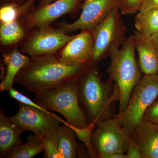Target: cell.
Returning a JSON list of instances; mask_svg holds the SVG:
<instances>
[{"mask_svg":"<svg viewBox=\"0 0 158 158\" xmlns=\"http://www.w3.org/2000/svg\"><path fill=\"white\" fill-rule=\"evenodd\" d=\"M78 2V0H57L40 6L23 17V24L27 29L49 26L62 15L73 11Z\"/></svg>","mask_w":158,"mask_h":158,"instance_id":"cell-12","label":"cell"},{"mask_svg":"<svg viewBox=\"0 0 158 158\" xmlns=\"http://www.w3.org/2000/svg\"><path fill=\"white\" fill-rule=\"evenodd\" d=\"M135 23L138 32L151 37L158 31V9L138 12L135 16Z\"/></svg>","mask_w":158,"mask_h":158,"instance_id":"cell-19","label":"cell"},{"mask_svg":"<svg viewBox=\"0 0 158 158\" xmlns=\"http://www.w3.org/2000/svg\"><path fill=\"white\" fill-rule=\"evenodd\" d=\"M19 110L10 117L21 129L43 137L49 131H56L63 119L50 111H46L17 102Z\"/></svg>","mask_w":158,"mask_h":158,"instance_id":"cell-9","label":"cell"},{"mask_svg":"<svg viewBox=\"0 0 158 158\" xmlns=\"http://www.w3.org/2000/svg\"><path fill=\"white\" fill-rule=\"evenodd\" d=\"M125 154L127 158H143L140 148L131 137L129 144Z\"/></svg>","mask_w":158,"mask_h":158,"instance_id":"cell-27","label":"cell"},{"mask_svg":"<svg viewBox=\"0 0 158 158\" xmlns=\"http://www.w3.org/2000/svg\"><path fill=\"white\" fill-rule=\"evenodd\" d=\"M93 132L94 148L99 156L109 153H125L130 136L120 124L117 116L107 118L97 124Z\"/></svg>","mask_w":158,"mask_h":158,"instance_id":"cell-7","label":"cell"},{"mask_svg":"<svg viewBox=\"0 0 158 158\" xmlns=\"http://www.w3.org/2000/svg\"><path fill=\"white\" fill-rule=\"evenodd\" d=\"M23 131L10 118L0 111V158H7L15 148L22 143Z\"/></svg>","mask_w":158,"mask_h":158,"instance_id":"cell-15","label":"cell"},{"mask_svg":"<svg viewBox=\"0 0 158 158\" xmlns=\"http://www.w3.org/2000/svg\"><path fill=\"white\" fill-rule=\"evenodd\" d=\"M92 65V61L80 65L64 64L56 55L32 56L15 82L37 94L79 81Z\"/></svg>","mask_w":158,"mask_h":158,"instance_id":"cell-1","label":"cell"},{"mask_svg":"<svg viewBox=\"0 0 158 158\" xmlns=\"http://www.w3.org/2000/svg\"><path fill=\"white\" fill-rule=\"evenodd\" d=\"M43 158H62L59 148L58 135L56 131H49L42 138Z\"/></svg>","mask_w":158,"mask_h":158,"instance_id":"cell-22","label":"cell"},{"mask_svg":"<svg viewBox=\"0 0 158 158\" xmlns=\"http://www.w3.org/2000/svg\"><path fill=\"white\" fill-rule=\"evenodd\" d=\"M99 158H127V156L125 153H109L101 155Z\"/></svg>","mask_w":158,"mask_h":158,"instance_id":"cell-29","label":"cell"},{"mask_svg":"<svg viewBox=\"0 0 158 158\" xmlns=\"http://www.w3.org/2000/svg\"><path fill=\"white\" fill-rule=\"evenodd\" d=\"M67 124L75 133L77 138L84 143V145L88 150L89 157L99 158L98 155L94 148L92 144V131L95 128L94 126L92 125L89 124L87 127L80 128L73 126L69 124L68 123H67Z\"/></svg>","mask_w":158,"mask_h":158,"instance_id":"cell-23","label":"cell"},{"mask_svg":"<svg viewBox=\"0 0 158 158\" xmlns=\"http://www.w3.org/2000/svg\"><path fill=\"white\" fill-rule=\"evenodd\" d=\"M119 0H85L78 19L72 23H59L58 29L65 34L79 30H92L118 6Z\"/></svg>","mask_w":158,"mask_h":158,"instance_id":"cell-10","label":"cell"},{"mask_svg":"<svg viewBox=\"0 0 158 158\" xmlns=\"http://www.w3.org/2000/svg\"><path fill=\"white\" fill-rule=\"evenodd\" d=\"M135 44L138 54V64L144 74H158V50L150 36L135 31Z\"/></svg>","mask_w":158,"mask_h":158,"instance_id":"cell-14","label":"cell"},{"mask_svg":"<svg viewBox=\"0 0 158 158\" xmlns=\"http://www.w3.org/2000/svg\"><path fill=\"white\" fill-rule=\"evenodd\" d=\"M30 9V6L27 3L20 6L13 4L5 5L0 10L1 23L18 21L21 17H23L27 14Z\"/></svg>","mask_w":158,"mask_h":158,"instance_id":"cell-21","label":"cell"},{"mask_svg":"<svg viewBox=\"0 0 158 158\" xmlns=\"http://www.w3.org/2000/svg\"><path fill=\"white\" fill-rule=\"evenodd\" d=\"M36 99L37 103L46 110L61 114L69 124L80 128L89 125L79 103L78 81L38 94Z\"/></svg>","mask_w":158,"mask_h":158,"instance_id":"cell-4","label":"cell"},{"mask_svg":"<svg viewBox=\"0 0 158 158\" xmlns=\"http://www.w3.org/2000/svg\"><path fill=\"white\" fill-rule=\"evenodd\" d=\"M62 123L63 125L56 130L61 157L62 158H77L80 146L76 141V135L66 121L63 120Z\"/></svg>","mask_w":158,"mask_h":158,"instance_id":"cell-17","label":"cell"},{"mask_svg":"<svg viewBox=\"0 0 158 158\" xmlns=\"http://www.w3.org/2000/svg\"><path fill=\"white\" fill-rule=\"evenodd\" d=\"M54 0H39L40 5L39 6H42L48 5V4H50Z\"/></svg>","mask_w":158,"mask_h":158,"instance_id":"cell-31","label":"cell"},{"mask_svg":"<svg viewBox=\"0 0 158 158\" xmlns=\"http://www.w3.org/2000/svg\"><path fill=\"white\" fill-rule=\"evenodd\" d=\"M8 91H9V94L10 96L12 98L16 100L17 102H20L24 104L32 106L38 108V109L44 110V111H48V110H46L44 108L41 107L40 105L37 103V102L33 101L27 96H26V95H24L23 94L20 93V92H19L16 89L13 88H11Z\"/></svg>","mask_w":158,"mask_h":158,"instance_id":"cell-25","label":"cell"},{"mask_svg":"<svg viewBox=\"0 0 158 158\" xmlns=\"http://www.w3.org/2000/svg\"><path fill=\"white\" fill-rule=\"evenodd\" d=\"M6 66V75L0 85V91H9L13 88L15 77L20 71L28 63L31 58L21 53L17 47L3 55Z\"/></svg>","mask_w":158,"mask_h":158,"instance_id":"cell-16","label":"cell"},{"mask_svg":"<svg viewBox=\"0 0 158 158\" xmlns=\"http://www.w3.org/2000/svg\"><path fill=\"white\" fill-rule=\"evenodd\" d=\"M153 9H158V0H143L139 12L144 13Z\"/></svg>","mask_w":158,"mask_h":158,"instance_id":"cell-28","label":"cell"},{"mask_svg":"<svg viewBox=\"0 0 158 158\" xmlns=\"http://www.w3.org/2000/svg\"><path fill=\"white\" fill-rule=\"evenodd\" d=\"M143 119L158 124V100L151 105L144 113Z\"/></svg>","mask_w":158,"mask_h":158,"instance_id":"cell-26","label":"cell"},{"mask_svg":"<svg viewBox=\"0 0 158 158\" xmlns=\"http://www.w3.org/2000/svg\"><path fill=\"white\" fill-rule=\"evenodd\" d=\"M135 35L126 38L122 48L111 47L108 52L111 59L108 73L118 86L120 93L118 114L123 112L130 95L141 77L142 72L135 58Z\"/></svg>","mask_w":158,"mask_h":158,"instance_id":"cell-3","label":"cell"},{"mask_svg":"<svg viewBox=\"0 0 158 158\" xmlns=\"http://www.w3.org/2000/svg\"><path fill=\"white\" fill-rule=\"evenodd\" d=\"M75 36L49 26L40 27L23 44L21 51L32 56L55 55Z\"/></svg>","mask_w":158,"mask_h":158,"instance_id":"cell-8","label":"cell"},{"mask_svg":"<svg viewBox=\"0 0 158 158\" xmlns=\"http://www.w3.org/2000/svg\"><path fill=\"white\" fill-rule=\"evenodd\" d=\"M94 40L92 30H83L69 41L57 58L68 65H80L92 61Z\"/></svg>","mask_w":158,"mask_h":158,"instance_id":"cell-11","label":"cell"},{"mask_svg":"<svg viewBox=\"0 0 158 158\" xmlns=\"http://www.w3.org/2000/svg\"><path fill=\"white\" fill-rule=\"evenodd\" d=\"M158 96V74H144L134 88L125 109L117 118L126 132L131 134Z\"/></svg>","mask_w":158,"mask_h":158,"instance_id":"cell-5","label":"cell"},{"mask_svg":"<svg viewBox=\"0 0 158 158\" xmlns=\"http://www.w3.org/2000/svg\"><path fill=\"white\" fill-rule=\"evenodd\" d=\"M121 15L119 7L117 6L92 29L94 40L92 64L97 65L108 55L111 47H120L126 39L127 28Z\"/></svg>","mask_w":158,"mask_h":158,"instance_id":"cell-6","label":"cell"},{"mask_svg":"<svg viewBox=\"0 0 158 158\" xmlns=\"http://www.w3.org/2000/svg\"><path fill=\"white\" fill-rule=\"evenodd\" d=\"M79 103L88 124L96 127L99 122L116 116L115 103L119 101L120 93L112 79L103 81L93 64L78 81Z\"/></svg>","mask_w":158,"mask_h":158,"instance_id":"cell-2","label":"cell"},{"mask_svg":"<svg viewBox=\"0 0 158 158\" xmlns=\"http://www.w3.org/2000/svg\"><path fill=\"white\" fill-rule=\"evenodd\" d=\"M25 34L23 26L18 21L1 23L0 40L2 45H9L16 43L22 39Z\"/></svg>","mask_w":158,"mask_h":158,"instance_id":"cell-20","label":"cell"},{"mask_svg":"<svg viewBox=\"0 0 158 158\" xmlns=\"http://www.w3.org/2000/svg\"><path fill=\"white\" fill-rule=\"evenodd\" d=\"M151 38L152 40L153 43L154 44L158 50V31L152 35L151 36Z\"/></svg>","mask_w":158,"mask_h":158,"instance_id":"cell-30","label":"cell"},{"mask_svg":"<svg viewBox=\"0 0 158 158\" xmlns=\"http://www.w3.org/2000/svg\"><path fill=\"white\" fill-rule=\"evenodd\" d=\"M43 138L30 134L27 137V142L15 148L6 158H32L43 152Z\"/></svg>","mask_w":158,"mask_h":158,"instance_id":"cell-18","label":"cell"},{"mask_svg":"<svg viewBox=\"0 0 158 158\" xmlns=\"http://www.w3.org/2000/svg\"><path fill=\"white\" fill-rule=\"evenodd\" d=\"M143 158H158V124L142 119L130 135Z\"/></svg>","mask_w":158,"mask_h":158,"instance_id":"cell-13","label":"cell"},{"mask_svg":"<svg viewBox=\"0 0 158 158\" xmlns=\"http://www.w3.org/2000/svg\"><path fill=\"white\" fill-rule=\"evenodd\" d=\"M143 0H119V10L122 15H133L140 11Z\"/></svg>","mask_w":158,"mask_h":158,"instance_id":"cell-24","label":"cell"}]
</instances>
